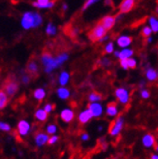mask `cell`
<instances>
[{"label":"cell","instance_id":"816d5d0a","mask_svg":"<svg viewBox=\"0 0 158 159\" xmlns=\"http://www.w3.org/2000/svg\"><path fill=\"white\" fill-rule=\"evenodd\" d=\"M155 13H156V15H158V4L155 7Z\"/></svg>","mask_w":158,"mask_h":159},{"label":"cell","instance_id":"52a82bcc","mask_svg":"<svg viewBox=\"0 0 158 159\" xmlns=\"http://www.w3.org/2000/svg\"><path fill=\"white\" fill-rule=\"evenodd\" d=\"M105 115L109 118H115L120 116V107L117 102H110L105 108Z\"/></svg>","mask_w":158,"mask_h":159},{"label":"cell","instance_id":"3957f363","mask_svg":"<svg viewBox=\"0 0 158 159\" xmlns=\"http://www.w3.org/2000/svg\"><path fill=\"white\" fill-rule=\"evenodd\" d=\"M114 95L116 99V102L121 106H127L130 103L131 95L130 91L125 86H118L115 89Z\"/></svg>","mask_w":158,"mask_h":159},{"label":"cell","instance_id":"4316f807","mask_svg":"<svg viewBox=\"0 0 158 159\" xmlns=\"http://www.w3.org/2000/svg\"><path fill=\"white\" fill-rule=\"evenodd\" d=\"M27 72L32 74V75H36L39 72V65L38 63L35 60H31L28 62L27 64Z\"/></svg>","mask_w":158,"mask_h":159},{"label":"cell","instance_id":"ba28073f","mask_svg":"<svg viewBox=\"0 0 158 159\" xmlns=\"http://www.w3.org/2000/svg\"><path fill=\"white\" fill-rule=\"evenodd\" d=\"M93 116L90 112V110L88 108H85L84 110H82L80 113L78 114L77 119H78V122L82 124V125H85L88 124V122H90L92 119H93Z\"/></svg>","mask_w":158,"mask_h":159},{"label":"cell","instance_id":"681fc988","mask_svg":"<svg viewBox=\"0 0 158 159\" xmlns=\"http://www.w3.org/2000/svg\"><path fill=\"white\" fill-rule=\"evenodd\" d=\"M113 54H114V57L115 58H118V57H120V50H115Z\"/></svg>","mask_w":158,"mask_h":159},{"label":"cell","instance_id":"2e32d148","mask_svg":"<svg viewBox=\"0 0 158 159\" xmlns=\"http://www.w3.org/2000/svg\"><path fill=\"white\" fill-rule=\"evenodd\" d=\"M145 78L149 83H155L158 81V70L151 66H146L145 68Z\"/></svg>","mask_w":158,"mask_h":159},{"label":"cell","instance_id":"603a6c76","mask_svg":"<svg viewBox=\"0 0 158 159\" xmlns=\"http://www.w3.org/2000/svg\"><path fill=\"white\" fill-rule=\"evenodd\" d=\"M34 116H35V118L37 119L38 121L45 122L47 119H48L49 114L47 113L43 108H39V109L36 110V112L34 114Z\"/></svg>","mask_w":158,"mask_h":159},{"label":"cell","instance_id":"1f68e13d","mask_svg":"<svg viewBox=\"0 0 158 159\" xmlns=\"http://www.w3.org/2000/svg\"><path fill=\"white\" fill-rule=\"evenodd\" d=\"M115 51V43L113 41H109L105 45V47H104V52L107 54H113Z\"/></svg>","mask_w":158,"mask_h":159},{"label":"cell","instance_id":"9a60e30c","mask_svg":"<svg viewBox=\"0 0 158 159\" xmlns=\"http://www.w3.org/2000/svg\"><path fill=\"white\" fill-rule=\"evenodd\" d=\"M18 133L20 137H26L31 131V124L25 119H21L18 123Z\"/></svg>","mask_w":158,"mask_h":159},{"label":"cell","instance_id":"f35d334b","mask_svg":"<svg viewBox=\"0 0 158 159\" xmlns=\"http://www.w3.org/2000/svg\"><path fill=\"white\" fill-rule=\"evenodd\" d=\"M43 109L50 115L51 113H52V111L54 110V106L52 104V103H47V104H45V106H44Z\"/></svg>","mask_w":158,"mask_h":159},{"label":"cell","instance_id":"30bf717a","mask_svg":"<svg viewBox=\"0 0 158 159\" xmlns=\"http://www.w3.org/2000/svg\"><path fill=\"white\" fill-rule=\"evenodd\" d=\"M59 117L64 123H71L75 118V112L73 109L71 108H64L61 110L59 114Z\"/></svg>","mask_w":158,"mask_h":159},{"label":"cell","instance_id":"d6986e66","mask_svg":"<svg viewBox=\"0 0 158 159\" xmlns=\"http://www.w3.org/2000/svg\"><path fill=\"white\" fill-rule=\"evenodd\" d=\"M18 90H19V84L15 81H11L9 83H7L4 89V91L7 93L8 96H14V95L18 92Z\"/></svg>","mask_w":158,"mask_h":159},{"label":"cell","instance_id":"b9f144b4","mask_svg":"<svg viewBox=\"0 0 158 159\" xmlns=\"http://www.w3.org/2000/svg\"><path fill=\"white\" fill-rule=\"evenodd\" d=\"M79 33H80V28H79V27L76 26V27H73L72 29H71L70 34L72 37H77L79 35Z\"/></svg>","mask_w":158,"mask_h":159},{"label":"cell","instance_id":"8fae6325","mask_svg":"<svg viewBox=\"0 0 158 159\" xmlns=\"http://www.w3.org/2000/svg\"><path fill=\"white\" fill-rule=\"evenodd\" d=\"M133 43V38L129 35L121 34L115 39V44L120 49H125L129 48Z\"/></svg>","mask_w":158,"mask_h":159},{"label":"cell","instance_id":"74e56055","mask_svg":"<svg viewBox=\"0 0 158 159\" xmlns=\"http://www.w3.org/2000/svg\"><path fill=\"white\" fill-rule=\"evenodd\" d=\"M58 141H59V136H58V135H52V136H50L48 145L53 146V145H55V144H57V142H58Z\"/></svg>","mask_w":158,"mask_h":159},{"label":"cell","instance_id":"bcb514c9","mask_svg":"<svg viewBox=\"0 0 158 159\" xmlns=\"http://www.w3.org/2000/svg\"><path fill=\"white\" fill-rule=\"evenodd\" d=\"M61 8H62V11H63V12H66V11L68 10L69 6H68V4H67V3H63V4H62V6H61Z\"/></svg>","mask_w":158,"mask_h":159},{"label":"cell","instance_id":"4dcf8cb0","mask_svg":"<svg viewBox=\"0 0 158 159\" xmlns=\"http://www.w3.org/2000/svg\"><path fill=\"white\" fill-rule=\"evenodd\" d=\"M112 60H111L108 57H104L98 60V64L101 67H104V68H109L111 65H112Z\"/></svg>","mask_w":158,"mask_h":159},{"label":"cell","instance_id":"d590c367","mask_svg":"<svg viewBox=\"0 0 158 159\" xmlns=\"http://www.w3.org/2000/svg\"><path fill=\"white\" fill-rule=\"evenodd\" d=\"M99 144L101 145L102 149H103L104 152H107L108 148H109V143L106 141V139L104 137H102V138L99 139Z\"/></svg>","mask_w":158,"mask_h":159},{"label":"cell","instance_id":"44dd1931","mask_svg":"<svg viewBox=\"0 0 158 159\" xmlns=\"http://www.w3.org/2000/svg\"><path fill=\"white\" fill-rule=\"evenodd\" d=\"M56 96L62 101L68 100L71 97V91L67 86H59L56 89Z\"/></svg>","mask_w":158,"mask_h":159},{"label":"cell","instance_id":"f6af8a7d","mask_svg":"<svg viewBox=\"0 0 158 159\" xmlns=\"http://www.w3.org/2000/svg\"><path fill=\"white\" fill-rule=\"evenodd\" d=\"M104 130H105V126L103 124H99L97 127V131L99 133H102V132H104Z\"/></svg>","mask_w":158,"mask_h":159},{"label":"cell","instance_id":"ee69618b","mask_svg":"<svg viewBox=\"0 0 158 159\" xmlns=\"http://www.w3.org/2000/svg\"><path fill=\"white\" fill-rule=\"evenodd\" d=\"M109 39H110V36L107 34V35H105L104 37H102L99 41H98V43H100V44H102V43H105V42H108L109 41Z\"/></svg>","mask_w":158,"mask_h":159},{"label":"cell","instance_id":"f907efd6","mask_svg":"<svg viewBox=\"0 0 158 159\" xmlns=\"http://www.w3.org/2000/svg\"><path fill=\"white\" fill-rule=\"evenodd\" d=\"M154 150H155V152L158 153V144H156V146L154 147Z\"/></svg>","mask_w":158,"mask_h":159},{"label":"cell","instance_id":"c3c4849f","mask_svg":"<svg viewBox=\"0 0 158 159\" xmlns=\"http://www.w3.org/2000/svg\"><path fill=\"white\" fill-rule=\"evenodd\" d=\"M149 159H158V153L155 152V153H152L149 156Z\"/></svg>","mask_w":158,"mask_h":159},{"label":"cell","instance_id":"8992f818","mask_svg":"<svg viewBox=\"0 0 158 159\" xmlns=\"http://www.w3.org/2000/svg\"><path fill=\"white\" fill-rule=\"evenodd\" d=\"M88 108L90 110V112L93 116L94 118H100L104 116L105 114V109L104 106L102 105L101 102H97V103H89V105L88 106Z\"/></svg>","mask_w":158,"mask_h":159},{"label":"cell","instance_id":"7dc6e473","mask_svg":"<svg viewBox=\"0 0 158 159\" xmlns=\"http://www.w3.org/2000/svg\"><path fill=\"white\" fill-rule=\"evenodd\" d=\"M152 42H153V37L152 36H149V37L147 38V44H151Z\"/></svg>","mask_w":158,"mask_h":159},{"label":"cell","instance_id":"d6a6232c","mask_svg":"<svg viewBox=\"0 0 158 159\" xmlns=\"http://www.w3.org/2000/svg\"><path fill=\"white\" fill-rule=\"evenodd\" d=\"M100 1H101V0H85V2H84V5H83L82 11L84 12V11H86V10H88L91 6H93L94 4H96V3H98V2H100Z\"/></svg>","mask_w":158,"mask_h":159},{"label":"cell","instance_id":"5b68a950","mask_svg":"<svg viewBox=\"0 0 158 159\" xmlns=\"http://www.w3.org/2000/svg\"><path fill=\"white\" fill-rule=\"evenodd\" d=\"M107 34L108 31L99 22L96 25H94L93 28L90 30V32L88 33V38L91 42H98L102 37H104Z\"/></svg>","mask_w":158,"mask_h":159},{"label":"cell","instance_id":"e0dca14e","mask_svg":"<svg viewBox=\"0 0 158 159\" xmlns=\"http://www.w3.org/2000/svg\"><path fill=\"white\" fill-rule=\"evenodd\" d=\"M120 65L121 69L124 71H127L129 69H136L138 66V60L135 57H130L127 59L120 60Z\"/></svg>","mask_w":158,"mask_h":159},{"label":"cell","instance_id":"9c48e42d","mask_svg":"<svg viewBox=\"0 0 158 159\" xmlns=\"http://www.w3.org/2000/svg\"><path fill=\"white\" fill-rule=\"evenodd\" d=\"M116 22H117L116 16H114V15H107L105 17L102 18L100 20V23L104 26V28L107 31L113 29L115 25H116Z\"/></svg>","mask_w":158,"mask_h":159},{"label":"cell","instance_id":"7a4b0ae2","mask_svg":"<svg viewBox=\"0 0 158 159\" xmlns=\"http://www.w3.org/2000/svg\"><path fill=\"white\" fill-rule=\"evenodd\" d=\"M43 17L40 13L34 11L25 12L20 19V25L25 30L35 29L42 25Z\"/></svg>","mask_w":158,"mask_h":159},{"label":"cell","instance_id":"e575fe53","mask_svg":"<svg viewBox=\"0 0 158 159\" xmlns=\"http://www.w3.org/2000/svg\"><path fill=\"white\" fill-rule=\"evenodd\" d=\"M152 33L153 32H152L151 28L148 25H145V26H143V28H142V35L146 38H147L149 36H152Z\"/></svg>","mask_w":158,"mask_h":159},{"label":"cell","instance_id":"7bdbcfd3","mask_svg":"<svg viewBox=\"0 0 158 159\" xmlns=\"http://www.w3.org/2000/svg\"><path fill=\"white\" fill-rule=\"evenodd\" d=\"M138 87L139 89H146L147 87V80H141V81L138 83Z\"/></svg>","mask_w":158,"mask_h":159},{"label":"cell","instance_id":"f1b7e54d","mask_svg":"<svg viewBox=\"0 0 158 159\" xmlns=\"http://www.w3.org/2000/svg\"><path fill=\"white\" fill-rule=\"evenodd\" d=\"M8 104V95L4 90H0V110L4 109Z\"/></svg>","mask_w":158,"mask_h":159},{"label":"cell","instance_id":"f546056e","mask_svg":"<svg viewBox=\"0 0 158 159\" xmlns=\"http://www.w3.org/2000/svg\"><path fill=\"white\" fill-rule=\"evenodd\" d=\"M46 132L49 135H51V136H52V135H56V133L58 132V127L56 124L50 123L46 127Z\"/></svg>","mask_w":158,"mask_h":159},{"label":"cell","instance_id":"8d00e7d4","mask_svg":"<svg viewBox=\"0 0 158 159\" xmlns=\"http://www.w3.org/2000/svg\"><path fill=\"white\" fill-rule=\"evenodd\" d=\"M0 131L10 132L11 131V126H10V124H8L6 122H3V121H0Z\"/></svg>","mask_w":158,"mask_h":159},{"label":"cell","instance_id":"d4e9b609","mask_svg":"<svg viewBox=\"0 0 158 159\" xmlns=\"http://www.w3.org/2000/svg\"><path fill=\"white\" fill-rule=\"evenodd\" d=\"M147 23L153 33H158V18H156L155 16H151L147 19Z\"/></svg>","mask_w":158,"mask_h":159},{"label":"cell","instance_id":"484cf974","mask_svg":"<svg viewBox=\"0 0 158 159\" xmlns=\"http://www.w3.org/2000/svg\"><path fill=\"white\" fill-rule=\"evenodd\" d=\"M45 31H46V34L50 36V37H53L57 34V27L55 26V25L53 22L50 21L48 25H47L46 28H45Z\"/></svg>","mask_w":158,"mask_h":159},{"label":"cell","instance_id":"6da1fadb","mask_svg":"<svg viewBox=\"0 0 158 159\" xmlns=\"http://www.w3.org/2000/svg\"><path fill=\"white\" fill-rule=\"evenodd\" d=\"M70 55L68 52H61L57 54L56 57H52L50 52H44L41 57L40 61L41 64L44 66V71L46 74H52L53 71L60 68L63 64L69 60Z\"/></svg>","mask_w":158,"mask_h":159},{"label":"cell","instance_id":"83f0119b","mask_svg":"<svg viewBox=\"0 0 158 159\" xmlns=\"http://www.w3.org/2000/svg\"><path fill=\"white\" fill-rule=\"evenodd\" d=\"M103 97H102V95L98 92H95V91H92L88 94V100L89 103H97V102H101Z\"/></svg>","mask_w":158,"mask_h":159},{"label":"cell","instance_id":"60d3db41","mask_svg":"<svg viewBox=\"0 0 158 159\" xmlns=\"http://www.w3.org/2000/svg\"><path fill=\"white\" fill-rule=\"evenodd\" d=\"M90 140V135L88 133H86V132H84L81 134V141L82 142H88Z\"/></svg>","mask_w":158,"mask_h":159},{"label":"cell","instance_id":"ac0fdd59","mask_svg":"<svg viewBox=\"0 0 158 159\" xmlns=\"http://www.w3.org/2000/svg\"><path fill=\"white\" fill-rule=\"evenodd\" d=\"M135 1L136 0H122L120 2V6H118V11H120V14H127L130 11H132V9L135 6Z\"/></svg>","mask_w":158,"mask_h":159},{"label":"cell","instance_id":"cb8c5ba5","mask_svg":"<svg viewBox=\"0 0 158 159\" xmlns=\"http://www.w3.org/2000/svg\"><path fill=\"white\" fill-rule=\"evenodd\" d=\"M47 96V91L44 87H38L33 91V97L37 101H43Z\"/></svg>","mask_w":158,"mask_h":159},{"label":"cell","instance_id":"ffe728a7","mask_svg":"<svg viewBox=\"0 0 158 159\" xmlns=\"http://www.w3.org/2000/svg\"><path fill=\"white\" fill-rule=\"evenodd\" d=\"M70 79H71V75L67 70L61 71L57 78V83L59 86H67V84L70 82Z\"/></svg>","mask_w":158,"mask_h":159},{"label":"cell","instance_id":"277c9868","mask_svg":"<svg viewBox=\"0 0 158 159\" xmlns=\"http://www.w3.org/2000/svg\"><path fill=\"white\" fill-rule=\"evenodd\" d=\"M124 126H125V117L123 116H118L111 123L109 129V135L113 138L118 137L121 134Z\"/></svg>","mask_w":158,"mask_h":159},{"label":"cell","instance_id":"836d02e7","mask_svg":"<svg viewBox=\"0 0 158 159\" xmlns=\"http://www.w3.org/2000/svg\"><path fill=\"white\" fill-rule=\"evenodd\" d=\"M139 95H140V98L143 99V100H147L151 98V91L149 89H147V87L146 89H140V92H139Z\"/></svg>","mask_w":158,"mask_h":159},{"label":"cell","instance_id":"5bb4252c","mask_svg":"<svg viewBox=\"0 0 158 159\" xmlns=\"http://www.w3.org/2000/svg\"><path fill=\"white\" fill-rule=\"evenodd\" d=\"M32 6L40 10H49L52 9L55 6V1L54 0H36L32 2Z\"/></svg>","mask_w":158,"mask_h":159},{"label":"cell","instance_id":"4fadbf2b","mask_svg":"<svg viewBox=\"0 0 158 159\" xmlns=\"http://www.w3.org/2000/svg\"><path fill=\"white\" fill-rule=\"evenodd\" d=\"M49 139H50V135L47 132H38L35 134L34 137V141H35V145L37 148H42L44 146H46L49 143Z\"/></svg>","mask_w":158,"mask_h":159},{"label":"cell","instance_id":"7402d4cb","mask_svg":"<svg viewBox=\"0 0 158 159\" xmlns=\"http://www.w3.org/2000/svg\"><path fill=\"white\" fill-rule=\"evenodd\" d=\"M134 55V50L131 48H125V49H120V57L117 59L123 60V59H127L130 57H133Z\"/></svg>","mask_w":158,"mask_h":159},{"label":"cell","instance_id":"7c38bea8","mask_svg":"<svg viewBox=\"0 0 158 159\" xmlns=\"http://www.w3.org/2000/svg\"><path fill=\"white\" fill-rule=\"evenodd\" d=\"M142 145L145 148L151 149L153 148L156 146V139L155 136L151 133H146L143 137H142Z\"/></svg>","mask_w":158,"mask_h":159},{"label":"cell","instance_id":"ab89813d","mask_svg":"<svg viewBox=\"0 0 158 159\" xmlns=\"http://www.w3.org/2000/svg\"><path fill=\"white\" fill-rule=\"evenodd\" d=\"M30 80H31V78H30L29 75H27V74H23L22 77H21V83H22L23 84H28L30 83Z\"/></svg>","mask_w":158,"mask_h":159}]
</instances>
